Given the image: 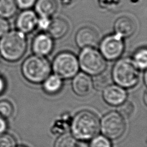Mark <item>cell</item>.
I'll list each match as a JSON object with an SVG mask.
<instances>
[{"label":"cell","instance_id":"obj_33","mask_svg":"<svg viewBox=\"0 0 147 147\" xmlns=\"http://www.w3.org/2000/svg\"><path fill=\"white\" fill-rule=\"evenodd\" d=\"M17 147H26V146H17Z\"/></svg>","mask_w":147,"mask_h":147},{"label":"cell","instance_id":"obj_6","mask_svg":"<svg viewBox=\"0 0 147 147\" xmlns=\"http://www.w3.org/2000/svg\"><path fill=\"white\" fill-rule=\"evenodd\" d=\"M79 68V61L72 52L64 51L59 53L52 63L55 74L61 79H70L74 77Z\"/></svg>","mask_w":147,"mask_h":147},{"label":"cell","instance_id":"obj_2","mask_svg":"<svg viewBox=\"0 0 147 147\" xmlns=\"http://www.w3.org/2000/svg\"><path fill=\"white\" fill-rule=\"evenodd\" d=\"M26 48V37L19 30L8 32L0 40V55L7 61L20 60L24 55Z\"/></svg>","mask_w":147,"mask_h":147},{"label":"cell","instance_id":"obj_4","mask_svg":"<svg viewBox=\"0 0 147 147\" xmlns=\"http://www.w3.org/2000/svg\"><path fill=\"white\" fill-rule=\"evenodd\" d=\"M22 72L29 82L38 84L50 75L51 67L49 61L44 57L35 55L28 57L22 65Z\"/></svg>","mask_w":147,"mask_h":147},{"label":"cell","instance_id":"obj_18","mask_svg":"<svg viewBox=\"0 0 147 147\" xmlns=\"http://www.w3.org/2000/svg\"><path fill=\"white\" fill-rule=\"evenodd\" d=\"M17 9L16 0H0V17L7 18L13 16Z\"/></svg>","mask_w":147,"mask_h":147},{"label":"cell","instance_id":"obj_28","mask_svg":"<svg viewBox=\"0 0 147 147\" xmlns=\"http://www.w3.org/2000/svg\"><path fill=\"white\" fill-rule=\"evenodd\" d=\"M51 20L49 18L47 17H41L39 20H38L37 25L40 26V28L43 29H47L49 25L50 24Z\"/></svg>","mask_w":147,"mask_h":147},{"label":"cell","instance_id":"obj_10","mask_svg":"<svg viewBox=\"0 0 147 147\" xmlns=\"http://www.w3.org/2000/svg\"><path fill=\"white\" fill-rule=\"evenodd\" d=\"M103 91V98L105 101L111 106H119L126 100V90L118 85L110 84Z\"/></svg>","mask_w":147,"mask_h":147},{"label":"cell","instance_id":"obj_1","mask_svg":"<svg viewBox=\"0 0 147 147\" xmlns=\"http://www.w3.org/2000/svg\"><path fill=\"white\" fill-rule=\"evenodd\" d=\"M100 122L97 116L88 110L77 113L71 125V134L78 140L88 141L95 137L99 131Z\"/></svg>","mask_w":147,"mask_h":147},{"label":"cell","instance_id":"obj_7","mask_svg":"<svg viewBox=\"0 0 147 147\" xmlns=\"http://www.w3.org/2000/svg\"><path fill=\"white\" fill-rule=\"evenodd\" d=\"M126 123L118 112L111 111L103 117L100 122V129L104 136L109 140H117L124 133Z\"/></svg>","mask_w":147,"mask_h":147},{"label":"cell","instance_id":"obj_16","mask_svg":"<svg viewBox=\"0 0 147 147\" xmlns=\"http://www.w3.org/2000/svg\"><path fill=\"white\" fill-rule=\"evenodd\" d=\"M57 10L55 0H37L35 3V10L41 17L49 18Z\"/></svg>","mask_w":147,"mask_h":147},{"label":"cell","instance_id":"obj_24","mask_svg":"<svg viewBox=\"0 0 147 147\" xmlns=\"http://www.w3.org/2000/svg\"><path fill=\"white\" fill-rule=\"evenodd\" d=\"M90 147H111V144L109 138L103 135H100L91 139Z\"/></svg>","mask_w":147,"mask_h":147},{"label":"cell","instance_id":"obj_29","mask_svg":"<svg viewBox=\"0 0 147 147\" xmlns=\"http://www.w3.org/2000/svg\"><path fill=\"white\" fill-rule=\"evenodd\" d=\"M6 129V123L4 119L0 118V134L4 133Z\"/></svg>","mask_w":147,"mask_h":147},{"label":"cell","instance_id":"obj_9","mask_svg":"<svg viewBox=\"0 0 147 147\" xmlns=\"http://www.w3.org/2000/svg\"><path fill=\"white\" fill-rule=\"evenodd\" d=\"M36 13L31 10L25 9L20 13L16 19V26L23 33H29L34 30L37 25Z\"/></svg>","mask_w":147,"mask_h":147},{"label":"cell","instance_id":"obj_21","mask_svg":"<svg viewBox=\"0 0 147 147\" xmlns=\"http://www.w3.org/2000/svg\"><path fill=\"white\" fill-rule=\"evenodd\" d=\"M133 61L139 69H146L147 66V51L145 48L138 49L134 55Z\"/></svg>","mask_w":147,"mask_h":147},{"label":"cell","instance_id":"obj_19","mask_svg":"<svg viewBox=\"0 0 147 147\" xmlns=\"http://www.w3.org/2000/svg\"><path fill=\"white\" fill-rule=\"evenodd\" d=\"M92 80L93 87L98 91H103L107 86L110 85L111 79L110 75L106 72H102L95 75Z\"/></svg>","mask_w":147,"mask_h":147},{"label":"cell","instance_id":"obj_32","mask_svg":"<svg viewBox=\"0 0 147 147\" xmlns=\"http://www.w3.org/2000/svg\"><path fill=\"white\" fill-rule=\"evenodd\" d=\"M146 96H147V95H146V92H145V94H144V102H145V104H146V103H147V99H146Z\"/></svg>","mask_w":147,"mask_h":147},{"label":"cell","instance_id":"obj_26","mask_svg":"<svg viewBox=\"0 0 147 147\" xmlns=\"http://www.w3.org/2000/svg\"><path fill=\"white\" fill-rule=\"evenodd\" d=\"M37 0H16L17 6L22 9H28L32 7Z\"/></svg>","mask_w":147,"mask_h":147},{"label":"cell","instance_id":"obj_22","mask_svg":"<svg viewBox=\"0 0 147 147\" xmlns=\"http://www.w3.org/2000/svg\"><path fill=\"white\" fill-rule=\"evenodd\" d=\"M14 113V107L12 104L6 100L0 101V118L4 119L11 117Z\"/></svg>","mask_w":147,"mask_h":147},{"label":"cell","instance_id":"obj_8","mask_svg":"<svg viewBox=\"0 0 147 147\" xmlns=\"http://www.w3.org/2000/svg\"><path fill=\"white\" fill-rule=\"evenodd\" d=\"M124 49L122 37L117 34L105 37L100 44V51L105 59L114 60L119 58Z\"/></svg>","mask_w":147,"mask_h":147},{"label":"cell","instance_id":"obj_31","mask_svg":"<svg viewBox=\"0 0 147 147\" xmlns=\"http://www.w3.org/2000/svg\"><path fill=\"white\" fill-rule=\"evenodd\" d=\"M146 78H147L146 71H145V72H144V82H145V84H146V82H147Z\"/></svg>","mask_w":147,"mask_h":147},{"label":"cell","instance_id":"obj_14","mask_svg":"<svg viewBox=\"0 0 147 147\" xmlns=\"http://www.w3.org/2000/svg\"><path fill=\"white\" fill-rule=\"evenodd\" d=\"M114 29L116 34L122 38H126L130 37L135 32L136 25L131 18L125 16L121 17L116 20Z\"/></svg>","mask_w":147,"mask_h":147},{"label":"cell","instance_id":"obj_30","mask_svg":"<svg viewBox=\"0 0 147 147\" xmlns=\"http://www.w3.org/2000/svg\"><path fill=\"white\" fill-rule=\"evenodd\" d=\"M5 87V83L2 77L0 76V94L3 91Z\"/></svg>","mask_w":147,"mask_h":147},{"label":"cell","instance_id":"obj_20","mask_svg":"<svg viewBox=\"0 0 147 147\" xmlns=\"http://www.w3.org/2000/svg\"><path fill=\"white\" fill-rule=\"evenodd\" d=\"M77 140L70 133H65L56 140L54 147H76Z\"/></svg>","mask_w":147,"mask_h":147},{"label":"cell","instance_id":"obj_34","mask_svg":"<svg viewBox=\"0 0 147 147\" xmlns=\"http://www.w3.org/2000/svg\"><path fill=\"white\" fill-rule=\"evenodd\" d=\"M1 62L0 61V69H1Z\"/></svg>","mask_w":147,"mask_h":147},{"label":"cell","instance_id":"obj_27","mask_svg":"<svg viewBox=\"0 0 147 147\" xmlns=\"http://www.w3.org/2000/svg\"><path fill=\"white\" fill-rule=\"evenodd\" d=\"M9 28L10 26L7 21L5 18L0 17V37L7 33Z\"/></svg>","mask_w":147,"mask_h":147},{"label":"cell","instance_id":"obj_3","mask_svg":"<svg viewBox=\"0 0 147 147\" xmlns=\"http://www.w3.org/2000/svg\"><path fill=\"white\" fill-rule=\"evenodd\" d=\"M111 76L117 85L124 88H130L138 82L139 69L133 59L123 58L114 64Z\"/></svg>","mask_w":147,"mask_h":147},{"label":"cell","instance_id":"obj_25","mask_svg":"<svg viewBox=\"0 0 147 147\" xmlns=\"http://www.w3.org/2000/svg\"><path fill=\"white\" fill-rule=\"evenodd\" d=\"M16 141L14 137L6 133L0 134V147H15Z\"/></svg>","mask_w":147,"mask_h":147},{"label":"cell","instance_id":"obj_23","mask_svg":"<svg viewBox=\"0 0 147 147\" xmlns=\"http://www.w3.org/2000/svg\"><path fill=\"white\" fill-rule=\"evenodd\" d=\"M119 106L118 113L123 118H130L134 113V106L130 101H125Z\"/></svg>","mask_w":147,"mask_h":147},{"label":"cell","instance_id":"obj_5","mask_svg":"<svg viewBox=\"0 0 147 147\" xmlns=\"http://www.w3.org/2000/svg\"><path fill=\"white\" fill-rule=\"evenodd\" d=\"M79 65L86 74L96 75L106 69L105 59L98 50L93 48H84L79 56Z\"/></svg>","mask_w":147,"mask_h":147},{"label":"cell","instance_id":"obj_15","mask_svg":"<svg viewBox=\"0 0 147 147\" xmlns=\"http://www.w3.org/2000/svg\"><path fill=\"white\" fill-rule=\"evenodd\" d=\"M47 30L48 34L52 38L59 39L64 37L67 33L69 30V25L63 18H55L51 20Z\"/></svg>","mask_w":147,"mask_h":147},{"label":"cell","instance_id":"obj_11","mask_svg":"<svg viewBox=\"0 0 147 147\" xmlns=\"http://www.w3.org/2000/svg\"><path fill=\"white\" fill-rule=\"evenodd\" d=\"M75 41L78 46L81 48H93L98 42V35L94 29L83 27L76 33Z\"/></svg>","mask_w":147,"mask_h":147},{"label":"cell","instance_id":"obj_17","mask_svg":"<svg viewBox=\"0 0 147 147\" xmlns=\"http://www.w3.org/2000/svg\"><path fill=\"white\" fill-rule=\"evenodd\" d=\"M63 87V80L56 75H49L44 81L43 88L47 94H55L60 91Z\"/></svg>","mask_w":147,"mask_h":147},{"label":"cell","instance_id":"obj_13","mask_svg":"<svg viewBox=\"0 0 147 147\" xmlns=\"http://www.w3.org/2000/svg\"><path fill=\"white\" fill-rule=\"evenodd\" d=\"M72 86L74 92L80 96H86L89 95L93 88L92 80L90 76L81 72L76 74L72 80Z\"/></svg>","mask_w":147,"mask_h":147},{"label":"cell","instance_id":"obj_12","mask_svg":"<svg viewBox=\"0 0 147 147\" xmlns=\"http://www.w3.org/2000/svg\"><path fill=\"white\" fill-rule=\"evenodd\" d=\"M53 48V38L48 34L39 33L33 40L32 50L36 55L41 56H47L52 52Z\"/></svg>","mask_w":147,"mask_h":147}]
</instances>
